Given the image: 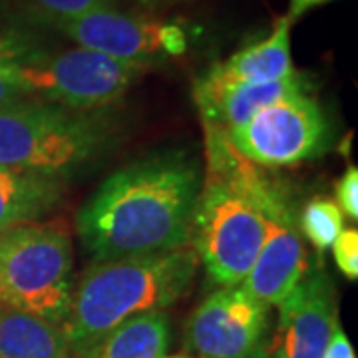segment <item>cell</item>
I'll list each match as a JSON object with an SVG mask.
<instances>
[{"mask_svg": "<svg viewBox=\"0 0 358 358\" xmlns=\"http://www.w3.org/2000/svg\"><path fill=\"white\" fill-rule=\"evenodd\" d=\"M199 171L185 154H164L117 169L76 215L84 249L96 261L187 247Z\"/></svg>", "mask_w": 358, "mask_h": 358, "instance_id": "1", "label": "cell"}, {"mask_svg": "<svg viewBox=\"0 0 358 358\" xmlns=\"http://www.w3.org/2000/svg\"><path fill=\"white\" fill-rule=\"evenodd\" d=\"M197 263L189 247L94 261L74 285L70 315L60 327L72 352L88 358L122 322L178 303L192 287Z\"/></svg>", "mask_w": 358, "mask_h": 358, "instance_id": "2", "label": "cell"}, {"mask_svg": "<svg viewBox=\"0 0 358 358\" xmlns=\"http://www.w3.org/2000/svg\"><path fill=\"white\" fill-rule=\"evenodd\" d=\"M74 294V247L62 219L0 231V305L62 327Z\"/></svg>", "mask_w": 358, "mask_h": 358, "instance_id": "3", "label": "cell"}, {"mask_svg": "<svg viewBox=\"0 0 358 358\" xmlns=\"http://www.w3.org/2000/svg\"><path fill=\"white\" fill-rule=\"evenodd\" d=\"M108 140V124L42 100L0 108V166L60 178L86 164Z\"/></svg>", "mask_w": 358, "mask_h": 358, "instance_id": "4", "label": "cell"}, {"mask_svg": "<svg viewBox=\"0 0 358 358\" xmlns=\"http://www.w3.org/2000/svg\"><path fill=\"white\" fill-rule=\"evenodd\" d=\"M192 239L209 279L239 287L261 251L265 217L247 195L207 176L193 209Z\"/></svg>", "mask_w": 358, "mask_h": 358, "instance_id": "5", "label": "cell"}, {"mask_svg": "<svg viewBox=\"0 0 358 358\" xmlns=\"http://www.w3.org/2000/svg\"><path fill=\"white\" fill-rule=\"evenodd\" d=\"M148 68L82 46L58 54L40 48L22 68V90L28 100L96 112L122 100Z\"/></svg>", "mask_w": 358, "mask_h": 358, "instance_id": "6", "label": "cell"}, {"mask_svg": "<svg viewBox=\"0 0 358 358\" xmlns=\"http://www.w3.org/2000/svg\"><path fill=\"white\" fill-rule=\"evenodd\" d=\"M231 145L261 167H285L322 154L329 124L320 106L299 92L257 112L243 126L227 134Z\"/></svg>", "mask_w": 358, "mask_h": 358, "instance_id": "7", "label": "cell"}, {"mask_svg": "<svg viewBox=\"0 0 358 358\" xmlns=\"http://www.w3.org/2000/svg\"><path fill=\"white\" fill-rule=\"evenodd\" d=\"M268 308L241 287H221L192 313L183 346L197 358H267Z\"/></svg>", "mask_w": 358, "mask_h": 358, "instance_id": "8", "label": "cell"}, {"mask_svg": "<svg viewBox=\"0 0 358 358\" xmlns=\"http://www.w3.org/2000/svg\"><path fill=\"white\" fill-rule=\"evenodd\" d=\"M48 24L82 48L102 52L126 62L152 66L187 50V36L181 26L115 13L112 8L52 20Z\"/></svg>", "mask_w": 358, "mask_h": 358, "instance_id": "9", "label": "cell"}, {"mask_svg": "<svg viewBox=\"0 0 358 358\" xmlns=\"http://www.w3.org/2000/svg\"><path fill=\"white\" fill-rule=\"evenodd\" d=\"M336 327L333 279L322 268H310L279 305L277 350L281 358H322Z\"/></svg>", "mask_w": 358, "mask_h": 358, "instance_id": "10", "label": "cell"}, {"mask_svg": "<svg viewBox=\"0 0 358 358\" xmlns=\"http://www.w3.org/2000/svg\"><path fill=\"white\" fill-rule=\"evenodd\" d=\"M265 239L241 289L267 307H279L307 273V251L293 207L263 215Z\"/></svg>", "mask_w": 358, "mask_h": 358, "instance_id": "11", "label": "cell"}, {"mask_svg": "<svg viewBox=\"0 0 358 358\" xmlns=\"http://www.w3.org/2000/svg\"><path fill=\"white\" fill-rule=\"evenodd\" d=\"M299 92H307V80L301 72L265 84H229L205 72L193 84V100L197 103L205 129L229 134L263 108Z\"/></svg>", "mask_w": 358, "mask_h": 358, "instance_id": "12", "label": "cell"}, {"mask_svg": "<svg viewBox=\"0 0 358 358\" xmlns=\"http://www.w3.org/2000/svg\"><path fill=\"white\" fill-rule=\"evenodd\" d=\"M291 26L293 20L282 16L267 38L235 52L229 60L213 64L207 72L229 84H265L293 76L296 70L291 58Z\"/></svg>", "mask_w": 358, "mask_h": 358, "instance_id": "13", "label": "cell"}, {"mask_svg": "<svg viewBox=\"0 0 358 358\" xmlns=\"http://www.w3.org/2000/svg\"><path fill=\"white\" fill-rule=\"evenodd\" d=\"M62 179L0 166V231L38 221L62 197Z\"/></svg>", "mask_w": 358, "mask_h": 358, "instance_id": "14", "label": "cell"}, {"mask_svg": "<svg viewBox=\"0 0 358 358\" xmlns=\"http://www.w3.org/2000/svg\"><path fill=\"white\" fill-rule=\"evenodd\" d=\"M0 358H76L60 327L0 305Z\"/></svg>", "mask_w": 358, "mask_h": 358, "instance_id": "15", "label": "cell"}, {"mask_svg": "<svg viewBox=\"0 0 358 358\" xmlns=\"http://www.w3.org/2000/svg\"><path fill=\"white\" fill-rule=\"evenodd\" d=\"M171 327L164 310L143 313L122 322L94 348L88 358H164Z\"/></svg>", "mask_w": 358, "mask_h": 358, "instance_id": "16", "label": "cell"}, {"mask_svg": "<svg viewBox=\"0 0 358 358\" xmlns=\"http://www.w3.org/2000/svg\"><path fill=\"white\" fill-rule=\"evenodd\" d=\"M38 50V46L20 30L0 22V108L26 100L22 68Z\"/></svg>", "mask_w": 358, "mask_h": 358, "instance_id": "17", "label": "cell"}, {"mask_svg": "<svg viewBox=\"0 0 358 358\" xmlns=\"http://www.w3.org/2000/svg\"><path fill=\"white\" fill-rule=\"evenodd\" d=\"M345 215L341 207L329 197L310 199L299 215V231L305 233L310 243L319 251L333 247L334 239L343 231Z\"/></svg>", "mask_w": 358, "mask_h": 358, "instance_id": "18", "label": "cell"}, {"mask_svg": "<svg viewBox=\"0 0 358 358\" xmlns=\"http://www.w3.org/2000/svg\"><path fill=\"white\" fill-rule=\"evenodd\" d=\"M44 22L76 18L88 13L112 8L114 0H28Z\"/></svg>", "mask_w": 358, "mask_h": 358, "instance_id": "19", "label": "cell"}, {"mask_svg": "<svg viewBox=\"0 0 358 358\" xmlns=\"http://www.w3.org/2000/svg\"><path fill=\"white\" fill-rule=\"evenodd\" d=\"M334 261L346 279L357 281L358 277V231L343 229L333 243Z\"/></svg>", "mask_w": 358, "mask_h": 358, "instance_id": "20", "label": "cell"}, {"mask_svg": "<svg viewBox=\"0 0 358 358\" xmlns=\"http://www.w3.org/2000/svg\"><path fill=\"white\" fill-rule=\"evenodd\" d=\"M336 197H338V207L346 217L352 221L358 219V169L355 166L348 167L345 176L336 183Z\"/></svg>", "mask_w": 358, "mask_h": 358, "instance_id": "21", "label": "cell"}, {"mask_svg": "<svg viewBox=\"0 0 358 358\" xmlns=\"http://www.w3.org/2000/svg\"><path fill=\"white\" fill-rule=\"evenodd\" d=\"M322 358H357L355 348H352L350 341L346 338V334L343 333L341 327L334 329L333 336H331V341L327 345V350H324Z\"/></svg>", "mask_w": 358, "mask_h": 358, "instance_id": "22", "label": "cell"}, {"mask_svg": "<svg viewBox=\"0 0 358 358\" xmlns=\"http://www.w3.org/2000/svg\"><path fill=\"white\" fill-rule=\"evenodd\" d=\"M324 2H331V0H291V4H289V14H287V16L294 22L299 16H303L307 10L319 6V4H324Z\"/></svg>", "mask_w": 358, "mask_h": 358, "instance_id": "23", "label": "cell"}, {"mask_svg": "<svg viewBox=\"0 0 358 358\" xmlns=\"http://www.w3.org/2000/svg\"><path fill=\"white\" fill-rule=\"evenodd\" d=\"M267 358H281V355H279V350H275V352H271Z\"/></svg>", "mask_w": 358, "mask_h": 358, "instance_id": "24", "label": "cell"}, {"mask_svg": "<svg viewBox=\"0 0 358 358\" xmlns=\"http://www.w3.org/2000/svg\"><path fill=\"white\" fill-rule=\"evenodd\" d=\"M164 358H187V357H167V355H166V357H164Z\"/></svg>", "mask_w": 358, "mask_h": 358, "instance_id": "25", "label": "cell"}, {"mask_svg": "<svg viewBox=\"0 0 358 358\" xmlns=\"http://www.w3.org/2000/svg\"><path fill=\"white\" fill-rule=\"evenodd\" d=\"M143 2H152V0H143Z\"/></svg>", "mask_w": 358, "mask_h": 358, "instance_id": "26", "label": "cell"}]
</instances>
